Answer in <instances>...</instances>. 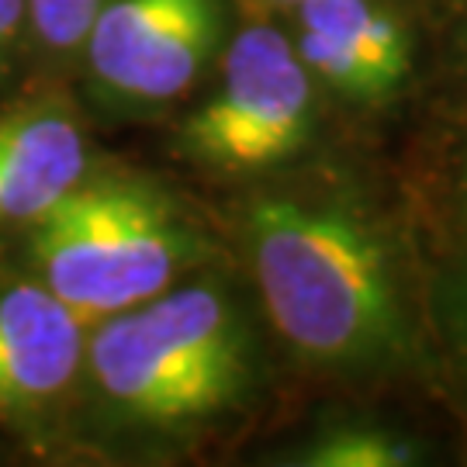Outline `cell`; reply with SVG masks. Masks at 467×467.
I'll return each mask as SVG.
<instances>
[{
    "label": "cell",
    "mask_w": 467,
    "mask_h": 467,
    "mask_svg": "<svg viewBox=\"0 0 467 467\" xmlns=\"http://www.w3.org/2000/svg\"><path fill=\"white\" fill-rule=\"evenodd\" d=\"M298 21L308 32H322L360 52L388 80L405 84L412 69V42L395 17L370 0H301Z\"/></svg>",
    "instance_id": "cell-8"
},
{
    "label": "cell",
    "mask_w": 467,
    "mask_h": 467,
    "mask_svg": "<svg viewBox=\"0 0 467 467\" xmlns=\"http://www.w3.org/2000/svg\"><path fill=\"white\" fill-rule=\"evenodd\" d=\"M295 49H298L301 63L312 77L326 80L333 90H339L343 98L357 100V104H381V100L395 98L401 90L370 59H364L360 52H353L350 46L336 42L329 35L301 28Z\"/></svg>",
    "instance_id": "cell-9"
},
{
    "label": "cell",
    "mask_w": 467,
    "mask_h": 467,
    "mask_svg": "<svg viewBox=\"0 0 467 467\" xmlns=\"http://www.w3.org/2000/svg\"><path fill=\"white\" fill-rule=\"evenodd\" d=\"M198 233L146 181H80L32 222L42 284L84 326L163 295L201 256Z\"/></svg>",
    "instance_id": "cell-3"
},
{
    "label": "cell",
    "mask_w": 467,
    "mask_h": 467,
    "mask_svg": "<svg viewBox=\"0 0 467 467\" xmlns=\"http://www.w3.org/2000/svg\"><path fill=\"white\" fill-rule=\"evenodd\" d=\"M84 360V322L46 284L0 287V416H35Z\"/></svg>",
    "instance_id": "cell-6"
},
{
    "label": "cell",
    "mask_w": 467,
    "mask_h": 467,
    "mask_svg": "<svg viewBox=\"0 0 467 467\" xmlns=\"http://www.w3.org/2000/svg\"><path fill=\"white\" fill-rule=\"evenodd\" d=\"M433 312L440 336L451 350L453 370L467 391V256L443 270L433 287Z\"/></svg>",
    "instance_id": "cell-11"
},
{
    "label": "cell",
    "mask_w": 467,
    "mask_h": 467,
    "mask_svg": "<svg viewBox=\"0 0 467 467\" xmlns=\"http://www.w3.org/2000/svg\"><path fill=\"white\" fill-rule=\"evenodd\" d=\"M316 87L298 49L277 28L253 25L235 35L222 84L184 125V150L222 173H250L308 142Z\"/></svg>",
    "instance_id": "cell-4"
},
{
    "label": "cell",
    "mask_w": 467,
    "mask_h": 467,
    "mask_svg": "<svg viewBox=\"0 0 467 467\" xmlns=\"http://www.w3.org/2000/svg\"><path fill=\"white\" fill-rule=\"evenodd\" d=\"M87 357L100 395L146 426H194L253 381L246 318L222 287L187 284L94 322Z\"/></svg>",
    "instance_id": "cell-2"
},
{
    "label": "cell",
    "mask_w": 467,
    "mask_h": 467,
    "mask_svg": "<svg viewBox=\"0 0 467 467\" xmlns=\"http://www.w3.org/2000/svg\"><path fill=\"white\" fill-rule=\"evenodd\" d=\"M108 0H32V21L49 49H77Z\"/></svg>",
    "instance_id": "cell-12"
},
{
    "label": "cell",
    "mask_w": 467,
    "mask_h": 467,
    "mask_svg": "<svg viewBox=\"0 0 467 467\" xmlns=\"http://www.w3.org/2000/svg\"><path fill=\"white\" fill-rule=\"evenodd\" d=\"M21 21H25V0H0V59L15 46Z\"/></svg>",
    "instance_id": "cell-13"
},
{
    "label": "cell",
    "mask_w": 467,
    "mask_h": 467,
    "mask_svg": "<svg viewBox=\"0 0 467 467\" xmlns=\"http://www.w3.org/2000/svg\"><path fill=\"white\" fill-rule=\"evenodd\" d=\"M464 46H467V21H464Z\"/></svg>",
    "instance_id": "cell-16"
},
{
    "label": "cell",
    "mask_w": 467,
    "mask_h": 467,
    "mask_svg": "<svg viewBox=\"0 0 467 467\" xmlns=\"http://www.w3.org/2000/svg\"><path fill=\"white\" fill-rule=\"evenodd\" d=\"M464 212H467V163H464Z\"/></svg>",
    "instance_id": "cell-14"
},
{
    "label": "cell",
    "mask_w": 467,
    "mask_h": 467,
    "mask_svg": "<svg viewBox=\"0 0 467 467\" xmlns=\"http://www.w3.org/2000/svg\"><path fill=\"white\" fill-rule=\"evenodd\" d=\"M218 38V0H108L84 42L90 73L111 98L163 104L198 80Z\"/></svg>",
    "instance_id": "cell-5"
},
{
    "label": "cell",
    "mask_w": 467,
    "mask_h": 467,
    "mask_svg": "<svg viewBox=\"0 0 467 467\" xmlns=\"http://www.w3.org/2000/svg\"><path fill=\"white\" fill-rule=\"evenodd\" d=\"M246 246L274 329L308 364L391 370L412 357L391 253L350 208L256 198L246 212Z\"/></svg>",
    "instance_id": "cell-1"
},
{
    "label": "cell",
    "mask_w": 467,
    "mask_h": 467,
    "mask_svg": "<svg viewBox=\"0 0 467 467\" xmlns=\"http://www.w3.org/2000/svg\"><path fill=\"white\" fill-rule=\"evenodd\" d=\"M416 461L419 451L405 436L368 422L333 426L318 433L298 457V464L308 467H405Z\"/></svg>",
    "instance_id": "cell-10"
},
{
    "label": "cell",
    "mask_w": 467,
    "mask_h": 467,
    "mask_svg": "<svg viewBox=\"0 0 467 467\" xmlns=\"http://www.w3.org/2000/svg\"><path fill=\"white\" fill-rule=\"evenodd\" d=\"M87 177V142L56 104L0 118V229L32 225Z\"/></svg>",
    "instance_id": "cell-7"
},
{
    "label": "cell",
    "mask_w": 467,
    "mask_h": 467,
    "mask_svg": "<svg viewBox=\"0 0 467 467\" xmlns=\"http://www.w3.org/2000/svg\"><path fill=\"white\" fill-rule=\"evenodd\" d=\"M281 4H301V0H281Z\"/></svg>",
    "instance_id": "cell-15"
}]
</instances>
